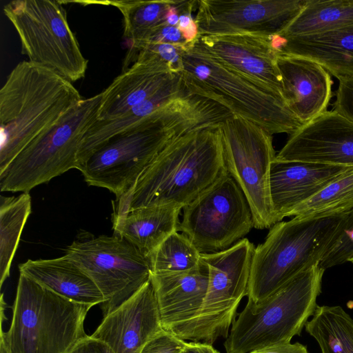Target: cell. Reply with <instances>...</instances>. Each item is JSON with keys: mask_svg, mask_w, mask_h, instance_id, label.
Listing matches in <instances>:
<instances>
[{"mask_svg": "<svg viewBox=\"0 0 353 353\" xmlns=\"http://www.w3.org/2000/svg\"><path fill=\"white\" fill-rule=\"evenodd\" d=\"M151 274H172L199 269L201 253L178 231L170 235L148 257Z\"/></svg>", "mask_w": 353, "mask_h": 353, "instance_id": "cell-29", "label": "cell"}, {"mask_svg": "<svg viewBox=\"0 0 353 353\" xmlns=\"http://www.w3.org/2000/svg\"><path fill=\"white\" fill-rule=\"evenodd\" d=\"M186 344L185 341L163 329L145 344L139 353H179Z\"/></svg>", "mask_w": 353, "mask_h": 353, "instance_id": "cell-33", "label": "cell"}, {"mask_svg": "<svg viewBox=\"0 0 353 353\" xmlns=\"http://www.w3.org/2000/svg\"><path fill=\"white\" fill-rule=\"evenodd\" d=\"M70 353H115L105 342L91 335L83 338Z\"/></svg>", "mask_w": 353, "mask_h": 353, "instance_id": "cell-36", "label": "cell"}, {"mask_svg": "<svg viewBox=\"0 0 353 353\" xmlns=\"http://www.w3.org/2000/svg\"><path fill=\"white\" fill-rule=\"evenodd\" d=\"M350 262L353 263V257L349 260Z\"/></svg>", "mask_w": 353, "mask_h": 353, "instance_id": "cell-40", "label": "cell"}, {"mask_svg": "<svg viewBox=\"0 0 353 353\" xmlns=\"http://www.w3.org/2000/svg\"><path fill=\"white\" fill-rule=\"evenodd\" d=\"M19 269L20 273L77 303L93 307L104 302L94 281L65 254L52 259H29Z\"/></svg>", "mask_w": 353, "mask_h": 353, "instance_id": "cell-22", "label": "cell"}, {"mask_svg": "<svg viewBox=\"0 0 353 353\" xmlns=\"http://www.w3.org/2000/svg\"><path fill=\"white\" fill-rule=\"evenodd\" d=\"M132 65L116 77L102 92L98 120L115 119L148 99L172 80L166 63L157 56L139 51Z\"/></svg>", "mask_w": 353, "mask_h": 353, "instance_id": "cell-18", "label": "cell"}, {"mask_svg": "<svg viewBox=\"0 0 353 353\" xmlns=\"http://www.w3.org/2000/svg\"><path fill=\"white\" fill-rule=\"evenodd\" d=\"M185 90L223 106L270 134L291 135L304 124L272 89L228 67L196 42L183 56Z\"/></svg>", "mask_w": 353, "mask_h": 353, "instance_id": "cell-4", "label": "cell"}, {"mask_svg": "<svg viewBox=\"0 0 353 353\" xmlns=\"http://www.w3.org/2000/svg\"><path fill=\"white\" fill-rule=\"evenodd\" d=\"M172 0H121L98 2L116 7L123 17V35L130 43H141L148 35L166 24Z\"/></svg>", "mask_w": 353, "mask_h": 353, "instance_id": "cell-28", "label": "cell"}, {"mask_svg": "<svg viewBox=\"0 0 353 353\" xmlns=\"http://www.w3.org/2000/svg\"><path fill=\"white\" fill-rule=\"evenodd\" d=\"M182 209L171 203L139 208L113 216L114 234L127 240L148 258L177 231Z\"/></svg>", "mask_w": 353, "mask_h": 353, "instance_id": "cell-23", "label": "cell"}, {"mask_svg": "<svg viewBox=\"0 0 353 353\" xmlns=\"http://www.w3.org/2000/svg\"><path fill=\"white\" fill-rule=\"evenodd\" d=\"M102 293L105 315L150 280L148 257L127 240L113 234L74 241L65 250Z\"/></svg>", "mask_w": 353, "mask_h": 353, "instance_id": "cell-12", "label": "cell"}, {"mask_svg": "<svg viewBox=\"0 0 353 353\" xmlns=\"http://www.w3.org/2000/svg\"><path fill=\"white\" fill-rule=\"evenodd\" d=\"M333 110L353 122V79H340Z\"/></svg>", "mask_w": 353, "mask_h": 353, "instance_id": "cell-34", "label": "cell"}, {"mask_svg": "<svg viewBox=\"0 0 353 353\" xmlns=\"http://www.w3.org/2000/svg\"><path fill=\"white\" fill-rule=\"evenodd\" d=\"M225 165L242 190L250 208L254 228L274 223L270 197V172L276 158L272 135L241 117L220 122Z\"/></svg>", "mask_w": 353, "mask_h": 353, "instance_id": "cell-10", "label": "cell"}, {"mask_svg": "<svg viewBox=\"0 0 353 353\" xmlns=\"http://www.w3.org/2000/svg\"><path fill=\"white\" fill-rule=\"evenodd\" d=\"M250 353H308L306 347L299 343L275 345Z\"/></svg>", "mask_w": 353, "mask_h": 353, "instance_id": "cell-37", "label": "cell"}, {"mask_svg": "<svg viewBox=\"0 0 353 353\" xmlns=\"http://www.w3.org/2000/svg\"><path fill=\"white\" fill-rule=\"evenodd\" d=\"M91 305L62 296L20 273L12 319L0 339L10 353H70L86 334Z\"/></svg>", "mask_w": 353, "mask_h": 353, "instance_id": "cell-6", "label": "cell"}, {"mask_svg": "<svg viewBox=\"0 0 353 353\" xmlns=\"http://www.w3.org/2000/svg\"><path fill=\"white\" fill-rule=\"evenodd\" d=\"M275 159L353 166V122L326 110L290 135Z\"/></svg>", "mask_w": 353, "mask_h": 353, "instance_id": "cell-14", "label": "cell"}, {"mask_svg": "<svg viewBox=\"0 0 353 353\" xmlns=\"http://www.w3.org/2000/svg\"><path fill=\"white\" fill-rule=\"evenodd\" d=\"M353 209V170L327 185L296 208L294 217H310L350 212Z\"/></svg>", "mask_w": 353, "mask_h": 353, "instance_id": "cell-30", "label": "cell"}, {"mask_svg": "<svg viewBox=\"0 0 353 353\" xmlns=\"http://www.w3.org/2000/svg\"><path fill=\"white\" fill-rule=\"evenodd\" d=\"M31 209L29 192H22L17 196L0 197L1 287L10 276L12 261Z\"/></svg>", "mask_w": 353, "mask_h": 353, "instance_id": "cell-27", "label": "cell"}, {"mask_svg": "<svg viewBox=\"0 0 353 353\" xmlns=\"http://www.w3.org/2000/svg\"><path fill=\"white\" fill-rule=\"evenodd\" d=\"M270 37L250 34L201 35L196 43L216 60L283 97L276 62L279 53Z\"/></svg>", "mask_w": 353, "mask_h": 353, "instance_id": "cell-16", "label": "cell"}, {"mask_svg": "<svg viewBox=\"0 0 353 353\" xmlns=\"http://www.w3.org/2000/svg\"><path fill=\"white\" fill-rule=\"evenodd\" d=\"M353 257V209L320 265L325 270L349 261Z\"/></svg>", "mask_w": 353, "mask_h": 353, "instance_id": "cell-31", "label": "cell"}, {"mask_svg": "<svg viewBox=\"0 0 353 353\" xmlns=\"http://www.w3.org/2000/svg\"><path fill=\"white\" fill-rule=\"evenodd\" d=\"M325 269L320 263L303 270L262 301L247 305L233 322L227 353H250L290 343L313 315Z\"/></svg>", "mask_w": 353, "mask_h": 353, "instance_id": "cell-7", "label": "cell"}, {"mask_svg": "<svg viewBox=\"0 0 353 353\" xmlns=\"http://www.w3.org/2000/svg\"><path fill=\"white\" fill-rule=\"evenodd\" d=\"M308 0H198L200 35L281 34Z\"/></svg>", "mask_w": 353, "mask_h": 353, "instance_id": "cell-13", "label": "cell"}, {"mask_svg": "<svg viewBox=\"0 0 353 353\" xmlns=\"http://www.w3.org/2000/svg\"><path fill=\"white\" fill-rule=\"evenodd\" d=\"M348 213L294 217L273 225L265 241L254 248L248 301H262L299 273L320 263Z\"/></svg>", "mask_w": 353, "mask_h": 353, "instance_id": "cell-5", "label": "cell"}, {"mask_svg": "<svg viewBox=\"0 0 353 353\" xmlns=\"http://www.w3.org/2000/svg\"><path fill=\"white\" fill-rule=\"evenodd\" d=\"M82 99L72 82L54 70L19 63L0 90V172Z\"/></svg>", "mask_w": 353, "mask_h": 353, "instance_id": "cell-3", "label": "cell"}, {"mask_svg": "<svg viewBox=\"0 0 353 353\" xmlns=\"http://www.w3.org/2000/svg\"><path fill=\"white\" fill-rule=\"evenodd\" d=\"M0 353H10L5 343L0 339Z\"/></svg>", "mask_w": 353, "mask_h": 353, "instance_id": "cell-39", "label": "cell"}, {"mask_svg": "<svg viewBox=\"0 0 353 353\" xmlns=\"http://www.w3.org/2000/svg\"><path fill=\"white\" fill-rule=\"evenodd\" d=\"M145 43H168L185 46L188 48L185 39L178 28L168 24L163 25L151 32L143 42L133 44Z\"/></svg>", "mask_w": 353, "mask_h": 353, "instance_id": "cell-35", "label": "cell"}, {"mask_svg": "<svg viewBox=\"0 0 353 353\" xmlns=\"http://www.w3.org/2000/svg\"><path fill=\"white\" fill-rule=\"evenodd\" d=\"M177 231L201 254L225 250L254 228L247 200L228 173L182 209Z\"/></svg>", "mask_w": 353, "mask_h": 353, "instance_id": "cell-11", "label": "cell"}, {"mask_svg": "<svg viewBox=\"0 0 353 353\" xmlns=\"http://www.w3.org/2000/svg\"><path fill=\"white\" fill-rule=\"evenodd\" d=\"M305 330L321 353H353V319L340 306H318Z\"/></svg>", "mask_w": 353, "mask_h": 353, "instance_id": "cell-26", "label": "cell"}, {"mask_svg": "<svg viewBox=\"0 0 353 353\" xmlns=\"http://www.w3.org/2000/svg\"><path fill=\"white\" fill-rule=\"evenodd\" d=\"M353 25V0H308L283 37L311 34Z\"/></svg>", "mask_w": 353, "mask_h": 353, "instance_id": "cell-25", "label": "cell"}, {"mask_svg": "<svg viewBox=\"0 0 353 353\" xmlns=\"http://www.w3.org/2000/svg\"><path fill=\"white\" fill-rule=\"evenodd\" d=\"M187 48L168 43H145L130 44V49L125 57L139 51H145L163 60L174 74H181L183 70V56Z\"/></svg>", "mask_w": 353, "mask_h": 353, "instance_id": "cell-32", "label": "cell"}, {"mask_svg": "<svg viewBox=\"0 0 353 353\" xmlns=\"http://www.w3.org/2000/svg\"><path fill=\"white\" fill-rule=\"evenodd\" d=\"M229 116L216 102L185 91L105 141L79 170L89 185L109 190L118 201L170 142L195 127L220 123Z\"/></svg>", "mask_w": 353, "mask_h": 353, "instance_id": "cell-1", "label": "cell"}, {"mask_svg": "<svg viewBox=\"0 0 353 353\" xmlns=\"http://www.w3.org/2000/svg\"><path fill=\"white\" fill-rule=\"evenodd\" d=\"M163 329L150 280L103 315L91 336L106 343L115 353H139L145 344Z\"/></svg>", "mask_w": 353, "mask_h": 353, "instance_id": "cell-15", "label": "cell"}, {"mask_svg": "<svg viewBox=\"0 0 353 353\" xmlns=\"http://www.w3.org/2000/svg\"><path fill=\"white\" fill-rule=\"evenodd\" d=\"M353 170L352 165L276 159L270 172V197L274 224L333 181Z\"/></svg>", "mask_w": 353, "mask_h": 353, "instance_id": "cell-17", "label": "cell"}, {"mask_svg": "<svg viewBox=\"0 0 353 353\" xmlns=\"http://www.w3.org/2000/svg\"><path fill=\"white\" fill-rule=\"evenodd\" d=\"M276 62L284 99L303 124L327 110L332 80L322 65L306 57L285 54H279Z\"/></svg>", "mask_w": 353, "mask_h": 353, "instance_id": "cell-19", "label": "cell"}, {"mask_svg": "<svg viewBox=\"0 0 353 353\" xmlns=\"http://www.w3.org/2000/svg\"><path fill=\"white\" fill-rule=\"evenodd\" d=\"M3 12L16 30L28 61L50 68L71 82L85 77L88 60L59 1L14 0Z\"/></svg>", "mask_w": 353, "mask_h": 353, "instance_id": "cell-9", "label": "cell"}, {"mask_svg": "<svg viewBox=\"0 0 353 353\" xmlns=\"http://www.w3.org/2000/svg\"><path fill=\"white\" fill-rule=\"evenodd\" d=\"M102 93L83 99L24 148L0 172L1 192H29L72 168L85 132L98 119Z\"/></svg>", "mask_w": 353, "mask_h": 353, "instance_id": "cell-8", "label": "cell"}, {"mask_svg": "<svg viewBox=\"0 0 353 353\" xmlns=\"http://www.w3.org/2000/svg\"><path fill=\"white\" fill-rule=\"evenodd\" d=\"M185 91L182 74H178L152 96L123 114L110 120L97 119L83 137L78 153L77 169L105 141L136 124Z\"/></svg>", "mask_w": 353, "mask_h": 353, "instance_id": "cell-24", "label": "cell"}, {"mask_svg": "<svg viewBox=\"0 0 353 353\" xmlns=\"http://www.w3.org/2000/svg\"><path fill=\"white\" fill-rule=\"evenodd\" d=\"M163 329L179 337L203 302L208 270L203 262L194 271L172 274H151Z\"/></svg>", "mask_w": 353, "mask_h": 353, "instance_id": "cell-20", "label": "cell"}, {"mask_svg": "<svg viewBox=\"0 0 353 353\" xmlns=\"http://www.w3.org/2000/svg\"><path fill=\"white\" fill-rule=\"evenodd\" d=\"M179 353H219L211 344L201 342L187 343Z\"/></svg>", "mask_w": 353, "mask_h": 353, "instance_id": "cell-38", "label": "cell"}, {"mask_svg": "<svg viewBox=\"0 0 353 353\" xmlns=\"http://www.w3.org/2000/svg\"><path fill=\"white\" fill-rule=\"evenodd\" d=\"M228 173L220 123L195 127L166 145L133 188L117 201L113 216L139 208H183Z\"/></svg>", "mask_w": 353, "mask_h": 353, "instance_id": "cell-2", "label": "cell"}, {"mask_svg": "<svg viewBox=\"0 0 353 353\" xmlns=\"http://www.w3.org/2000/svg\"><path fill=\"white\" fill-rule=\"evenodd\" d=\"M284 39L279 54L310 59L339 80L353 79V25Z\"/></svg>", "mask_w": 353, "mask_h": 353, "instance_id": "cell-21", "label": "cell"}]
</instances>
